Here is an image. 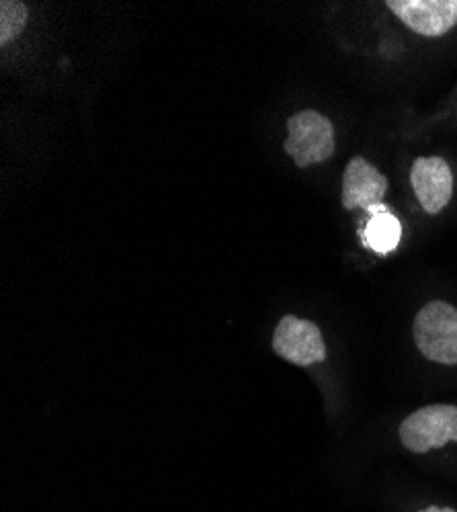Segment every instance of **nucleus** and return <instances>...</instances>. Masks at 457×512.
Returning a JSON list of instances; mask_svg holds the SVG:
<instances>
[{
    "label": "nucleus",
    "mask_w": 457,
    "mask_h": 512,
    "mask_svg": "<svg viewBox=\"0 0 457 512\" xmlns=\"http://www.w3.org/2000/svg\"><path fill=\"white\" fill-rule=\"evenodd\" d=\"M29 9L17 0H3L0 3V46H9L25 29Z\"/></svg>",
    "instance_id": "1a4fd4ad"
},
{
    "label": "nucleus",
    "mask_w": 457,
    "mask_h": 512,
    "mask_svg": "<svg viewBox=\"0 0 457 512\" xmlns=\"http://www.w3.org/2000/svg\"><path fill=\"white\" fill-rule=\"evenodd\" d=\"M388 187V179L376 166L369 164L363 156H355L345 166L341 203L347 211H353L357 207L369 209L382 203Z\"/></svg>",
    "instance_id": "0eeeda50"
},
{
    "label": "nucleus",
    "mask_w": 457,
    "mask_h": 512,
    "mask_svg": "<svg viewBox=\"0 0 457 512\" xmlns=\"http://www.w3.org/2000/svg\"><path fill=\"white\" fill-rule=\"evenodd\" d=\"M421 512H455V510L453 508H441V506H429V508H425Z\"/></svg>",
    "instance_id": "9d476101"
},
{
    "label": "nucleus",
    "mask_w": 457,
    "mask_h": 512,
    "mask_svg": "<svg viewBox=\"0 0 457 512\" xmlns=\"http://www.w3.org/2000/svg\"><path fill=\"white\" fill-rule=\"evenodd\" d=\"M400 236H402L400 222L392 216L390 211H384V213H378V216H371L365 228L363 242L380 254H388L398 246Z\"/></svg>",
    "instance_id": "6e6552de"
},
{
    "label": "nucleus",
    "mask_w": 457,
    "mask_h": 512,
    "mask_svg": "<svg viewBox=\"0 0 457 512\" xmlns=\"http://www.w3.org/2000/svg\"><path fill=\"white\" fill-rule=\"evenodd\" d=\"M287 132L289 136L283 144L285 154L292 156L300 168L322 164L335 154V125L318 111L304 109L294 117H289Z\"/></svg>",
    "instance_id": "f03ea898"
},
{
    "label": "nucleus",
    "mask_w": 457,
    "mask_h": 512,
    "mask_svg": "<svg viewBox=\"0 0 457 512\" xmlns=\"http://www.w3.org/2000/svg\"><path fill=\"white\" fill-rule=\"evenodd\" d=\"M398 435L412 453H429L457 443V406L431 404L412 412L402 420Z\"/></svg>",
    "instance_id": "7ed1b4c3"
},
{
    "label": "nucleus",
    "mask_w": 457,
    "mask_h": 512,
    "mask_svg": "<svg viewBox=\"0 0 457 512\" xmlns=\"http://www.w3.org/2000/svg\"><path fill=\"white\" fill-rule=\"evenodd\" d=\"M410 185L431 216L447 207L453 197V173L441 156H421L410 168Z\"/></svg>",
    "instance_id": "423d86ee"
},
{
    "label": "nucleus",
    "mask_w": 457,
    "mask_h": 512,
    "mask_svg": "<svg viewBox=\"0 0 457 512\" xmlns=\"http://www.w3.org/2000/svg\"><path fill=\"white\" fill-rule=\"evenodd\" d=\"M273 351L277 357L298 367H310L326 359V345L320 328L298 316H285L275 328Z\"/></svg>",
    "instance_id": "20e7f679"
},
{
    "label": "nucleus",
    "mask_w": 457,
    "mask_h": 512,
    "mask_svg": "<svg viewBox=\"0 0 457 512\" xmlns=\"http://www.w3.org/2000/svg\"><path fill=\"white\" fill-rule=\"evenodd\" d=\"M386 7L423 37H441L457 25V0H390Z\"/></svg>",
    "instance_id": "39448f33"
},
{
    "label": "nucleus",
    "mask_w": 457,
    "mask_h": 512,
    "mask_svg": "<svg viewBox=\"0 0 457 512\" xmlns=\"http://www.w3.org/2000/svg\"><path fill=\"white\" fill-rule=\"evenodd\" d=\"M414 345L425 359L457 365V310L447 302H429L412 324Z\"/></svg>",
    "instance_id": "f257e3e1"
}]
</instances>
